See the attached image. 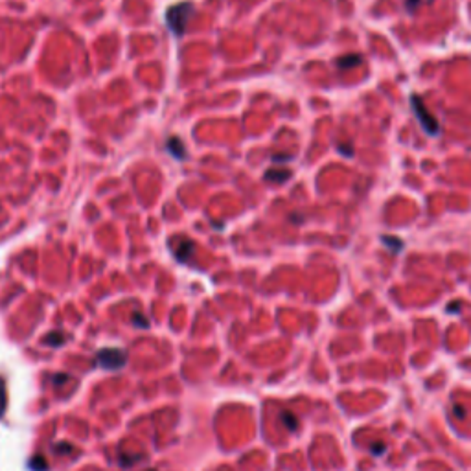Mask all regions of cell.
Instances as JSON below:
<instances>
[{"label": "cell", "mask_w": 471, "mask_h": 471, "mask_svg": "<svg viewBox=\"0 0 471 471\" xmlns=\"http://www.w3.org/2000/svg\"><path fill=\"white\" fill-rule=\"evenodd\" d=\"M411 107H412V111H414V115H416V118H418V121H420L422 129H424L427 135H429V136H438L440 133H442V127H440L438 120L431 115V113H429V109L425 107L424 100H422V98H420L418 94L411 96Z\"/></svg>", "instance_id": "cell-1"}, {"label": "cell", "mask_w": 471, "mask_h": 471, "mask_svg": "<svg viewBox=\"0 0 471 471\" xmlns=\"http://www.w3.org/2000/svg\"><path fill=\"white\" fill-rule=\"evenodd\" d=\"M30 468H32V471H46L48 464H46V460H44V457L34 455L32 460H30Z\"/></svg>", "instance_id": "cell-9"}, {"label": "cell", "mask_w": 471, "mask_h": 471, "mask_svg": "<svg viewBox=\"0 0 471 471\" xmlns=\"http://www.w3.org/2000/svg\"><path fill=\"white\" fill-rule=\"evenodd\" d=\"M453 414H455L457 418H464L466 416V409L462 407V405H455V407H453Z\"/></svg>", "instance_id": "cell-15"}, {"label": "cell", "mask_w": 471, "mask_h": 471, "mask_svg": "<svg viewBox=\"0 0 471 471\" xmlns=\"http://www.w3.org/2000/svg\"><path fill=\"white\" fill-rule=\"evenodd\" d=\"M289 177L291 173L285 171V169H269V171L265 173V179H267V181H275V182H285Z\"/></svg>", "instance_id": "cell-6"}, {"label": "cell", "mask_w": 471, "mask_h": 471, "mask_svg": "<svg viewBox=\"0 0 471 471\" xmlns=\"http://www.w3.org/2000/svg\"><path fill=\"white\" fill-rule=\"evenodd\" d=\"M337 151L343 153L344 157H352L353 155V148L352 146H337Z\"/></svg>", "instance_id": "cell-14"}, {"label": "cell", "mask_w": 471, "mask_h": 471, "mask_svg": "<svg viewBox=\"0 0 471 471\" xmlns=\"http://www.w3.org/2000/svg\"><path fill=\"white\" fill-rule=\"evenodd\" d=\"M133 322H135V326H142V328H148V320L144 318V315H138V313H135V315H133Z\"/></svg>", "instance_id": "cell-13"}, {"label": "cell", "mask_w": 471, "mask_h": 471, "mask_svg": "<svg viewBox=\"0 0 471 471\" xmlns=\"http://www.w3.org/2000/svg\"><path fill=\"white\" fill-rule=\"evenodd\" d=\"M149 471H155V470H149Z\"/></svg>", "instance_id": "cell-20"}, {"label": "cell", "mask_w": 471, "mask_h": 471, "mask_svg": "<svg viewBox=\"0 0 471 471\" xmlns=\"http://www.w3.org/2000/svg\"><path fill=\"white\" fill-rule=\"evenodd\" d=\"M6 411V385H4V379L0 377V418Z\"/></svg>", "instance_id": "cell-11"}, {"label": "cell", "mask_w": 471, "mask_h": 471, "mask_svg": "<svg viewBox=\"0 0 471 471\" xmlns=\"http://www.w3.org/2000/svg\"><path fill=\"white\" fill-rule=\"evenodd\" d=\"M96 361L100 364L101 368H107V370H118L121 368L125 361H127V355L125 352L120 350V348H103L96 353Z\"/></svg>", "instance_id": "cell-3"}, {"label": "cell", "mask_w": 471, "mask_h": 471, "mask_svg": "<svg viewBox=\"0 0 471 471\" xmlns=\"http://www.w3.org/2000/svg\"><path fill=\"white\" fill-rule=\"evenodd\" d=\"M385 449H387V447H385L383 444H379L372 447V453H374V455H379V453H385Z\"/></svg>", "instance_id": "cell-16"}, {"label": "cell", "mask_w": 471, "mask_h": 471, "mask_svg": "<svg viewBox=\"0 0 471 471\" xmlns=\"http://www.w3.org/2000/svg\"><path fill=\"white\" fill-rule=\"evenodd\" d=\"M434 0H405V9L409 13H416L424 4H432Z\"/></svg>", "instance_id": "cell-8"}, {"label": "cell", "mask_w": 471, "mask_h": 471, "mask_svg": "<svg viewBox=\"0 0 471 471\" xmlns=\"http://www.w3.org/2000/svg\"><path fill=\"white\" fill-rule=\"evenodd\" d=\"M280 420L283 422V425L289 429V431H296V427H298V420H296L291 412H287V411H283L282 414H280Z\"/></svg>", "instance_id": "cell-7"}, {"label": "cell", "mask_w": 471, "mask_h": 471, "mask_svg": "<svg viewBox=\"0 0 471 471\" xmlns=\"http://www.w3.org/2000/svg\"><path fill=\"white\" fill-rule=\"evenodd\" d=\"M363 63V55H344V57H339L337 59V68H341V70H350V68L357 67V65H361Z\"/></svg>", "instance_id": "cell-4"}, {"label": "cell", "mask_w": 471, "mask_h": 471, "mask_svg": "<svg viewBox=\"0 0 471 471\" xmlns=\"http://www.w3.org/2000/svg\"><path fill=\"white\" fill-rule=\"evenodd\" d=\"M458 308H460V304H451V306L447 308V311H449V313H455V311H458Z\"/></svg>", "instance_id": "cell-18"}, {"label": "cell", "mask_w": 471, "mask_h": 471, "mask_svg": "<svg viewBox=\"0 0 471 471\" xmlns=\"http://www.w3.org/2000/svg\"><path fill=\"white\" fill-rule=\"evenodd\" d=\"M381 241L391 252H399L403 249V241L399 237H394V236H381Z\"/></svg>", "instance_id": "cell-5"}, {"label": "cell", "mask_w": 471, "mask_h": 471, "mask_svg": "<svg viewBox=\"0 0 471 471\" xmlns=\"http://www.w3.org/2000/svg\"><path fill=\"white\" fill-rule=\"evenodd\" d=\"M192 250H194V245H192V243L190 241L182 243L181 250H177V258H179V260H188V256Z\"/></svg>", "instance_id": "cell-10"}, {"label": "cell", "mask_w": 471, "mask_h": 471, "mask_svg": "<svg viewBox=\"0 0 471 471\" xmlns=\"http://www.w3.org/2000/svg\"><path fill=\"white\" fill-rule=\"evenodd\" d=\"M194 13V7L192 4H177V6L169 7L168 13H166V19H168V26L171 28V32L175 35H181L182 30L186 28V22Z\"/></svg>", "instance_id": "cell-2"}, {"label": "cell", "mask_w": 471, "mask_h": 471, "mask_svg": "<svg viewBox=\"0 0 471 471\" xmlns=\"http://www.w3.org/2000/svg\"><path fill=\"white\" fill-rule=\"evenodd\" d=\"M44 343L59 346V344H63V335H61V333H52V335H48L46 339H44Z\"/></svg>", "instance_id": "cell-12"}, {"label": "cell", "mask_w": 471, "mask_h": 471, "mask_svg": "<svg viewBox=\"0 0 471 471\" xmlns=\"http://www.w3.org/2000/svg\"><path fill=\"white\" fill-rule=\"evenodd\" d=\"M67 379V376H55L54 377V381H65Z\"/></svg>", "instance_id": "cell-19"}, {"label": "cell", "mask_w": 471, "mask_h": 471, "mask_svg": "<svg viewBox=\"0 0 471 471\" xmlns=\"http://www.w3.org/2000/svg\"><path fill=\"white\" fill-rule=\"evenodd\" d=\"M55 451H70V445H67V444L55 445Z\"/></svg>", "instance_id": "cell-17"}]
</instances>
